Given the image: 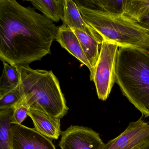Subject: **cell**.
<instances>
[{
    "instance_id": "cell-1",
    "label": "cell",
    "mask_w": 149,
    "mask_h": 149,
    "mask_svg": "<svg viewBox=\"0 0 149 149\" xmlns=\"http://www.w3.org/2000/svg\"><path fill=\"white\" fill-rule=\"evenodd\" d=\"M58 27L33 8L15 0L0 1V58L29 65L50 54Z\"/></svg>"
},
{
    "instance_id": "cell-2",
    "label": "cell",
    "mask_w": 149,
    "mask_h": 149,
    "mask_svg": "<svg viewBox=\"0 0 149 149\" xmlns=\"http://www.w3.org/2000/svg\"><path fill=\"white\" fill-rule=\"evenodd\" d=\"M116 83L142 116L149 117V53L146 49L119 47Z\"/></svg>"
},
{
    "instance_id": "cell-3",
    "label": "cell",
    "mask_w": 149,
    "mask_h": 149,
    "mask_svg": "<svg viewBox=\"0 0 149 149\" xmlns=\"http://www.w3.org/2000/svg\"><path fill=\"white\" fill-rule=\"evenodd\" d=\"M75 1L86 23L103 40L115 43L119 47L149 49V29L123 15L92 9Z\"/></svg>"
},
{
    "instance_id": "cell-4",
    "label": "cell",
    "mask_w": 149,
    "mask_h": 149,
    "mask_svg": "<svg viewBox=\"0 0 149 149\" xmlns=\"http://www.w3.org/2000/svg\"><path fill=\"white\" fill-rule=\"evenodd\" d=\"M25 98L31 105H39L52 117L61 119L68 111L60 83L52 71L18 65Z\"/></svg>"
},
{
    "instance_id": "cell-5",
    "label": "cell",
    "mask_w": 149,
    "mask_h": 149,
    "mask_svg": "<svg viewBox=\"0 0 149 149\" xmlns=\"http://www.w3.org/2000/svg\"><path fill=\"white\" fill-rule=\"evenodd\" d=\"M119 47L116 44L103 40L100 55L95 68L93 81L100 100L108 99L116 81V66Z\"/></svg>"
},
{
    "instance_id": "cell-6",
    "label": "cell",
    "mask_w": 149,
    "mask_h": 149,
    "mask_svg": "<svg viewBox=\"0 0 149 149\" xmlns=\"http://www.w3.org/2000/svg\"><path fill=\"white\" fill-rule=\"evenodd\" d=\"M61 135V149H101L105 144L98 132L83 126L71 125Z\"/></svg>"
},
{
    "instance_id": "cell-7",
    "label": "cell",
    "mask_w": 149,
    "mask_h": 149,
    "mask_svg": "<svg viewBox=\"0 0 149 149\" xmlns=\"http://www.w3.org/2000/svg\"><path fill=\"white\" fill-rule=\"evenodd\" d=\"M131 122L118 136L104 144L101 149H138L149 138V123L143 119Z\"/></svg>"
},
{
    "instance_id": "cell-8",
    "label": "cell",
    "mask_w": 149,
    "mask_h": 149,
    "mask_svg": "<svg viewBox=\"0 0 149 149\" xmlns=\"http://www.w3.org/2000/svg\"><path fill=\"white\" fill-rule=\"evenodd\" d=\"M11 132L13 149H56L52 139L35 128L12 125Z\"/></svg>"
},
{
    "instance_id": "cell-9",
    "label": "cell",
    "mask_w": 149,
    "mask_h": 149,
    "mask_svg": "<svg viewBox=\"0 0 149 149\" xmlns=\"http://www.w3.org/2000/svg\"><path fill=\"white\" fill-rule=\"evenodd\" d=\"M28 116L38 132L50 139H58L61 133V119L52 117L36 104L30 107Z\"/></svg>"
},
{
    "instance_id": "cell-10",
    "label": "cell",
    "mask_w": 149,
    "mask_h": 149,
    "mask_svg": "<svg viewBox=\"0 0 149 149\" xmlns=\"http://www.w3.org/2000/svg\"><path fill=\"white\" fill-rule=\"evenodd\" d=\"M55 40L60 43L62 47L88 67L90 72V79L93 81L94 73L91 65L85 55L80 41L73 29L63 24L58 27Z\"/></svg>"
},
{
    "instance_id": "cell-11",
    "label": "cell",
    "mask_w": 149,
    "mask_h": 149,
    "mask_svg": "<svg viewBox=\"0 0 149 149\" xmlns=\"http://www.w3.org/2000/svg\"><path fill=\"white\" fill-rule=\"evenodd\" d=\"M62 21L63 25L66 26L72 29L85 32L102 44L103 39L95 30L86 23L80 13L75 1L64 0V15Z\"/></svg>"
},
{
    "instance_id": "cell-12",
    "label": "cell",
    "mask_w": 149,
    "mask_h": 149,
    "mask_svg": "<svg viewBox=\"0 0 149 149\" xmlns=\"http://www.w3.org/2000/svg\"><path fill=\"white\" fill-rule=\"evenodd\" d=\"M73 30L78 38L85 55L91 65L94 75L95 68L100 55L101 45L96 39L87 33L77 29Z\"/></svg>"
},
{
    "instance_id": "cell-13",
    "label": "cell",
    "mask_w": 149,
    "mask_h": 149,
    "mask_svg": "<svg viewBox=\"0 0 149 149\" xmlns=\"http://www.w3.org/2000/svg\"><path fill=\"white\" fill-rule=\"evenodd\" d=\"M29 1L52 21L58 22L63 19L64 0H35Z\"/></svg>"
},
{
    "instance_id": "cell-14",
    "label": "cell",
    "mask_w": 149,
    "mask_h": 149,
    "mask_svg": "<svg viewBox=\"0 0 149 149\" xmlns=\"http://www.w3.org/2000/svg\"><path fill=\"white\" fill-rule=\"evenodd\" d=\"M2 75L0 80V96L16 88L21 84L20 73L18 65L3 62Z\"/></svg>"
},
{
    "instance_id": "cell-15",
    "label": "cell",
    "mask_w": 149,
    "mask_h": 149,
    "mask_svg": "<svg viewBox=\"0 0 149 149\" xmlns=\"http://www.w3.org/2000/svg\"><path fill=\"white\" fill-rule=\"evenodd\" d=\"M149 15V0H125L123 15L139 23Z\"/></svg>"
},
{
    "instance_id": "cell-16",
    "label": "cell",
    "mask_w": 149,
    "mask_h": 149,
    "mask_svg": "<svg viewBox=\"0 0 149 149\" xmlns=\"http://www.w3.org/2000/svg\"><path fill=\"white\" fill-rule=\"evenodd\" d=\"M13 110H0V149H13L10 118Z\"/></svg>"
},
{
    "instance_id": "cell-17",
    "label": "cell",
    "mask_w": 149,
    "mask_h": 149,
    "mask_svg": "<svg viewBox=\"0 0 149 149\" xmlns=\"http://www.w3.org/2000/svg\"><path fill=\"white\" fill-rule=\"evenodd\" d=\"M88 4L87 7L105 13L123 15L125 0H92L83 1Z\"/></svg>"
},
{
    "instance_id": "cell-18",
    "label": "cell",
    "mask_w": 149,
    "mask_h": 149,
    "mask_svg": "<svg viewBox=\"0 0 149 149\" xmlns=\"http://www.w3.org/2000/svg\"><path fill=\"white\" fill-rule=\"evenodd\" d=\"M21 84L16 88L0 96V110L10 109L25 97Z\"/></svg>"
},
{
    "instance_id": "cell-19",
    "label": "cell",
    "mask_w": 149,
    "mask_h": 149,
    "mask_svg": "<svg viewBox=\"0 0 149 149\" xmlns=\"http://www.w3.org/2000/svg\"><path fill=\"white\" fill-rule=\"evenodd\" d=\"M31 106L25 97L16 104L12 109L13 112L10 118L11 124H22V123L27 117L28 113Z\"/></svg>"
},
{
    "instance_id": "cell-20",
    "label": "cell",
    "mask_w": 149,
    "mask_h": 149,
    "mask_svg": "<svg viewBox=\"0 0 149 149\" xmlns=\"http://www.w3.org/2000/svg\"><path fill=\"white\" fill-rule=\"evenodd\" d=\"M139 24L143 27L149 30V15L145 19H144Z\"/></svg>"
},
{
    "instance_id": "cell-21",
    "label": "cell",
    "mask_w": 149,
    "mask_h": 149,
    "mask_svg": "<svg viewBox=\"0 0 149 149\" xmlns=\"http://www.w3.org/2000/svg\"><path fill=\"white\" fill-rule=\"evenodd\" d=\"M138 149H149V138L143 145Z\"/></svg>"
},
{
    "instance_id": "cell-22",
    "label": "cell",
    "mask_w": 149,
    "mask_h": 149,
    "mask_svg": "<svg viewBox=\"0 0 149 149\" xmlns=\"http://www.w3.org/2000/svg\"><path fill=\"white\" fill-rule=\"evenodd\" d=\"M148 50V52H149V49H148V50Z\"/></svg>"
}]
</instances>
